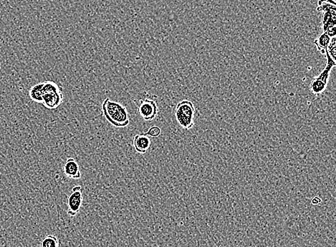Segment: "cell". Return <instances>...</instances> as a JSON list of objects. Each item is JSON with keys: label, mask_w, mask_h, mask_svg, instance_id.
<instances>
[{"label": "cell", "mask_w": 336, "mask_h": 247, "mask_svg": "<svg viewBox=\"0 0 336 247\" xmlns=\"http://www.w3.org/2000/svg\"><path fill=\"white\" fill-rule=\"evenodd\" d=\"M102 111L107 121L116 128H123L130 123L128 110L123 105L110 98L105 99Z\"/></svg>", "instance_id": "cell-1"}, {"label": "cell", "mask_w": 336, "mask_h": 247, "mask_svg": "<svg viewBox=\"0 0 336 247\" xmlns=\"http://www.w3.org/2000/svg\"><path fill=\"white\" fill-rule=\"evenodd\" d=\"M63 87L52 81L43 82V103L47 109H55L63 103Z\"/></svg>", "instance_id": "cell-2"}, {"label": "cell", "mask_w": 336, "mask_h": 247, "mask_svg": "<svg viewBox=\"0 0 336 247\" xmlns=\"http://www.w3.org/2000/svg\"><path fill=\"white\" fill-rule=\"evenodd\" d=\"M175 117L183 129H191L194 125V105L190 100H184L178 103L174 109Z\"/></svg>", "instance_id": "cell-3"}, {"label": "cell", "mask_w": 336, "mask_h": 247, "mask_svg": "<svg viewBox=\"0 0 336 247\" xmlns=\"http://www.w3.org/2000/svg\"><path fill=\"white\" fill-rule=\"evenodd\" d=\"M83 188L80 185H76L72 189V193L68 198V214L71 217H75L83 205Z\"/></svg>", "instance_id": "cell-4"}, {"label": "cell", "mask_w": 336, "mask_h": 247, "mask_svg": "<svg viewBox=\"0 0 336 247\" xmlns=\"http://www.w3.org/2000/svg\"><path fill=\"white\" fill-rule=\"evenodd\" d=\"M138 112L145 121H152L159 114V106L155 100L145 99L140 100L138 106Z\"/></svg>", "instance_id": "cell-5"}, {"label": "cell", "mask_w": 336, "mask_h": 247, "mask_svg": "<svg viewBox=\"0 0 336 247\" xmlns=\"http://www.w3.org/2000/svg\"><path fill=\"white\" fill-rule=\"evenodd\" d=\"M322 32H326L331 38L336 37V10L323 12Z\"/></svg>", "instance_id": "cell-6"}, {"label": "cell", "mask_w": 336, "mask_h": 247, "mask_svg": "<svg viewBox=\"0 0 336 247\" xmlns=\"http://www.w3.org/2000/svg\"><path fill=\"white\" fill-rule=\"evenodd\" d=\"M63 169L65 175L68 178L79 180L81 177L80 166L73 158H68L65 162Z\"/></svg>", "instance_id": "cell-7"}, {"label": "cell", "mask_w": 336, "mask_h": 247, "mask_svg": "<svg viewBox=\"0 0 336 247\" xmlns=\"http://www.w3.org/2000/svg\"><path fill=\"white\" fill-rule=\"evenodd\" d=\"M135 150L139 154H145L151 146V140L149 137L144 134H136L134 137Z\"/></svg>", "instance_id": "cell-8"}, {"label": "cell", "mask_w": 336, "mask_h": 247, "mask_svg": "<svg viewBox=\"0 0 336 247\" xmlns=\"http://www.w3.org/2000/svg\"><path fill=\"white\" fill-rule=\"evenodd\" d=\"M324 55L326 59V67L320 72L316 78L328 84V82H329L330 74H331L333 68L336 67V62L328 54L326 53Z\"/></svg>", "instance_id": "cell-9"}, {"label": "cell", "mask_w": 336, "mask_h": 247, "mask_svg": "<svg viewBox=\"0 0 336 247\" xmlns=\"http://www.w3.org/2000/svg\"><path fill=\"white\" fill-rule=\"evenodd\" d=\"M331 38H331L326 32H322L320 35L314 41L313 44L316 46L317 50L322 55L326 54L328 45H329L330 42H331Z\"/></svg>", "instance_id": "cell-10"}, {"label": "cell", "mask_w": 336, "mask_h": 247, "mask_svg": "<svg viewBox=\"0 0 336 247\" xmlns=\"http://www.w3.org/2000/svg\"><path fill=\"white\" fill-rule=\"evenodd\" d=\"M43 82H40L30 88L29 96L32 101L38 103H43Z\"/></svg>", "instance_id": "cell-11"}, {"label": "cell", "mask_w": 336, "mask_h": 247, "mask_svg": "<svg viewBox=\"0 0 336 247\" xmlns=\"http://www.w3.org/2000/svg\"><path fill=\"white\" fill-rule=\"evenodd\" d=\"M327 86L328 84L315 77L311 82L310 88H311V92L313 95H320L326 91Z\"/></svg>", "instance_id": "cell-12"}, {"label": "cell", "mask_w": 336, "mask_h": 247, "mask_svg": "<svg viewBox=\"0 0 336 247\" xmlns=\"http://www.w3.org/2000/svg\"><path fill=\"white\" fill-rule=\"evenodd\" d=\"M336 10V1L334 0H318L317 10L319 12Z\"/></svg>", "instance_id": "cell-13"}, {"label": "cell", "mask_w": 336, "mask_h": 247, "mask_svg": "<svg viewBox=\"0 0 336 247\" xmlns=\"http://www.w3.org/2000/svg\"><path fill=\"white\" fill-rule=\"evenodd\" d=\"M60 242L58 238L53 235H48L40 242V247H59Z\"/></svg>", "instance_id": "cell-14"}, {"label": "cell", "mask_w": 336, "mask_h": 247, "mask_svg": "<svg viewBox=\"0 0 336 247\" xmlns=\"http://www.w3.org/2000/svg\"><path fill=\"white\" fill-rule=\"evenodd\" d=\"M326 53L328 54L334 61H336V37L331 38Z\"/></svg>", "instance_id": "cell-15"}, {"label": "cell", "mask_w": 336, "mask_h": 247, "mask_svg": "<svg viewBox=\"0 0 336 247\" xmlns=\"http://www.w3.org/2000/svg\"><path fill=\"white\" fill-rule=\"evenodd\" d=\"M162 130H161L159 126H151L149 128L148 131H147L146 133H145V135L148 136V137H158L161 134Z\"/></svg>", "instance_id": "cell-16"}, {"label": "cell", "mask_w": 336, "mask_h": 247, "mask_svg": "<svg viewBox=\"0 0 336 247\" xmlns=\"http://www.w3.org/2000/svg\"><path fill=\"white\" fill-rule=\"evenodd\" d=\"M320 202H321V200H320V199H319L318 197H315V198L312 200L313 205H317V204L320 203Z\"/></svg>", "instance_id": "cell-17"}]
</instances>
